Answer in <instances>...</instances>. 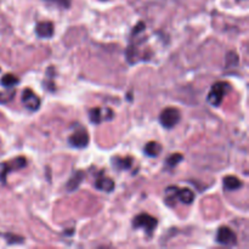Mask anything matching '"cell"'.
<instances>
[{
    "label": "cell",
    "mask_w": 249,
    "mask_h": 249,
    "mask_svg": "<svg viewBox=\"0 0 249 249\" xmlns=\"http://www.w3.org/2000/svg\"><path fill=\"white\" fill-rule=\"evenodd\" d=\"M242 186V181H241L238 178L232 177V175L226 177L225 179H224V189H225L226 191H235V190L241 189Z\"/></svg>",
    "instance_id": "4fadbf2b"
},
{
    "label": "cell",
    "mask_w": 249,
    "mask_h": 249,
    "mask_svg": "<svg viewBox=\"0 0 249 249\" xmlns=\"http://www.w3.org/2000/svg\"><path fill=\"white\" fill-rule=\"evenodd\" d=\"M113 117V111L111 108H108V107H104V108L95 107V108H91L89 111V119L94 124H100L102 122L112 121Z\"/></svg>",
    "instance_id": "5b68a950"
},
{
    "label": "cell",
    "mask_w": 249,
    "mask_h": 249,
    "mask_svg": "<svg viewBox=\"0 0 249 249\" xmlns=\"http://www.w3.org/2000/svg\"><path fill=\"white\" fill-rule=\"evenodd\" d=\"M178 191H179V189L175 186H170L165 190V203L168 206L174 207L177 201H179L178 199Z\"/></svg>",
    "instance_id": "2e32d148"
},
{
    "label": "cell",
    "mask_w": 249,
    "mask_h": 249,
    "mask_svg": "<svg viewBox=\"0 0 249 249\" xmlns=\"http://www.w3.org/2000/svg\"><path fill=\"white\" fill-rule=\"evenodd\" d=\"M84 180V173L82 170H77V172L73 173V175L71 177V179L68 180L67 185H66V189L68 192H73L79 187V185L82 184V181Z\"/></svg>",
    "instance_id": "8fae6325"
},
{
    "label": "cell",
    "mask_w": 249,
    "mask_h": 249,
    "mask_svg": "<svg viewBox=\"0 0 249 249\" xmlns=\"http://www.w3.org/2000/svg\"><path fill=\"white\" fill-rule=\"evenodd\" d=\"M181 114H180L179 109L175 107H168V108L163 109L162 113L160 116V123L165 129H172L177 125L180 122Z\"/></svg>",
    "instance_id": "3957f363"
},
{
    "label": "cell",
    "mask_w": 249,
    "mask_h": 249,
    "mask_svg": "<svg viewBox=\"0 0 249 249\" xmlns=\"http://www.w3.org/2000/svg\"><path fill=\"white\" fill-rule=\"evenodd\" d=\"M0 83H1L2 87H5V88H11V87H15V85L18 84L19 79L16 77V75L11 74V73H7V74H5L4 77L1 78V80H0Z\"/></svg>",
    "instance_id": "e0dca14e"
},
{
    "label": "cell",
    "mask_w": 249,
    "mask_h": 249,
    "mask_svg": "<svg viewBox=\"0 0 249 249\" xmlns=\"http://www.w3.org/2000/svg\"><path fill=\"white\" fill-rule=\"evenodd\" d=\"M5 240L7 241V243H10V245H16V243H23V237H21V236H17V235H14V233H5L4 235Z\"/></svg>",
    "instance_id": "44dd1931"
},
{
    "label": "cell",
    "mask_w": 249,
    "mask_h": 249,
    "mask_svg": "<svg viewBox=\"0 0 249 249\" xmlns=\"http://www.w3.org/2000/svg\"><path fill=\"white\" fill-rule=\"evenodd\" d=\"M126 60H128L129 63H131V65L139 60V51L134 44H131L128 48V50H126Z\"/></svg>",
    "instance_id": "ac0fdd59"
},
{
    "label": "cell",
    "mask_w": 249,
    "mask_h": 249,
    "mask_svg": "<svg viewBox=\"0 0 249 249\" xmlns=\"http://www.w3.org/2000/svg\"><path fill=\"white\" fill-rule=\"evenodd\" d=\"M178 199L184 204H191L195 201V194L190 189H182L178 191Z\"/></svg>",
    "instance_id": "5bb4252c"
},
{
    "label": "cell",
    "mask_w": 249,
    "mask_h": 249,
    "mask_svg": "<svg viewBox=\"0 0 249 249\" xmlns=\"http://www.w3.org/2000/svg\"><path fill=\"white\" fill-rule=\"evenodd\" d=\"M182 160H184V156L180 155V153H174V155L169 156V157L167 158V164L173 168L175 167V165L179 164Z\"/></svg>",
    "instance_id": "ffe728a7"
},
{
    "label": "cell",
    "mask_w": 249,
    "mask_h": 249,
    "mask_svg": "<svg viewBox=\"0 0 249 249\" xmlns=\"http://www.w3.org/2000/svg\"><path fill=\"white\" fill-rule=\"evenodd\" d=\"M27 165V160L24 157H17L15 160H10V162H5L0 164V181L2 184L6 182L7 174L14 170H19Z\"/></svg>",
    "instance_id": "277c9868"
},
{
    "label": "cell",
    "mask_w": 249,
    "mask_h": 249,
    "mask_svg": "<svg viewBox=\"0 0 249 249\" xmlns=\"http://www.w3.org/2000/svg\"><path fill=\"white\" fill-rule=\"evenodd\" d=\"M143 29H145V24H143L142 22H140V23H138V26H136L135 29H134V31H133V34H136V33H138V32L143 31Z\"/></svg>",
    "instance_id": "cb8c5ba5"
},
{
    "label": "cell",
    "mask_w": 249,
    "mask_h": 249,
    "mask_svg": "<svg viewBox=\"0 0 249 249\" xmlns=\"http://www.w3.org/2000/svg\"><path fill=\"white\" fill-rule=\"evenodd\" d=\"M238 63V56L235 53H229L226 55V66H236Z\"/></svg>",
    "instance_id": "7402d4cb"
},
{
    "label": "cell",
    "mask_w": 249,
    "mask_h": 249,
    "mask_svg": "<svg viewBox=\"0 0 249 249\" xmlns=\"http://www.w3.org/2000/svg\"><path fill=\"white\" fill-rule=\"evenodd\" d=\"M231 87L229 83L226 82H218L212 87L211 91H209L208 97H207V101L209 105L214 107H218L223 104L224 97L226 96L229 91H230Z\"/></svg>",
    "instance_id": "6da1fadb"
},
{
    "label": "cell",
    "mask_w": 249,
    "mask_h": 249,
    "mask_svg": "<svg viewBox=\"0 0 249 249\" xmlns=\"http://www.w3.org/2000/svg\"><path fill=\"white\" fill-rule=\"evenodd\" d=\"M22 102H23L24 107L32 112L38 111L40 107V99L38 95L34 94L31 89H24L23 94H22Z\"/></svg>",
    "instance_id": "ba28073f"
},
{
    "label": "cell",
    "mask_w": 249,
    "mask_h": 249,
    "mask_svg": "<svg viewBox=\"0 0 249 249\" xmlns=\"http://www.w3.org/2000/svg\"><path fill=\"white\" fill-rule=\"evenodd\" d=\"M95 187L100 191H105V192H112L114 189V181L109 178L105 177L104 174H100V177L97 178L96 181H95Z\"/></svg>",
    "instance_id": "30bf717a"
},
{
    "label": "cell",
    "mask_w": 249,
    "mask_h": 249,
    "mask_svg": "<svg viewBox=\"0 0 249 249\" xmlns=\"http://www.w3.org/2000/svg\"><path fill=\"white\" fill-rule=\"evenodd\" d=\"M16 95V90H6V91L0 92V105H6L14 100Z\"/></svg>",
    "instance_id": "d6986e66"
},
{
    "label": "cell",
    "mask_w": 249,
    "mask_h": 249,
    "mask_svg": "<svg viewBox=\"0 0 249 249\" xmlns=\"http://www.w3.org/2000/svg\"><path fill=\"white\" fill-rule=\"evenodd\" d=\"M133 164V160L130 157H113L112 158V167L117 170H126Z\"/></svg>",
    "instance_id": "7c38bea8"
},
{
    "label": "cell",
    "mask_w": 249,
    "mask_h": 249,
    "mask_svg": "<svg viewBox=\"0 0 249 249\" xmlns=\"http://www.w3.org/2000/svg\"><path fill=\"white\" fill-rule=\"evenodd\" d=\"M216 242L223 246H235L237 243V236L231 229L221 226L216 232Z\"/></svg>",
    "instance_id": "52a82bcc"
},
{
    "label": "cell",
    "mask_w": 249,
    "mask_h": 249,
    "mask_svg": "<svg viewBox=\"0 0 249 249\" xmlns=\"http://www.w3.org/2000/svg\"><path fill=\"white\" fill-rule=\"evenodd\" d=\"M68 142L72 147L75 148H84L89 143V134L84 128H79L75 130L68 139Z\"/></svg>",
    "instance_id": "8992f818"
},
{
    "label": "cell",
    "mask_w": 249,
    "mask_h": 249,
    "mask_svg": "<svg viewBox=\"0 0 249 249\" xmlns=\"http://www.w3.org/2000/svg\"><path fill=\"white\" fill-rule=\"evenodd\" d=\"M36 33L39 38H51L53 34V24L50 21L39 22L36 27Z\"/></svg>",
    "instance_id": "9c48e42d"
},
{
    "label": "cell",
    "mask_w": 249,
    "mask_h": 249,
    "mask_svg": "<svg viewBox=\"0 0 249 249\" xmlns=\"http://www.w3.org/2000/svg\"><path fill=\"white\" fill-rule=\"evenodd\" d=\"M46 1L53 2L60 7H63V9H68L71 6V0H46Z\"/></svg>",
    "instance_id": "603a6c76"
},
{
    "label": "cell",
    "mask_w": 249,
    "mask_h": 249,
    "mask_svg": "<svg viewBox=\"0 0 249 249\" xmlns=\"http://www.w3.org/2000/svg\"><path fill=\"white\" fill-rule=\"evenodd\" d=\"M133 225L135 229H138V228L143 229V230L146 231V233H147V236H152L153 231H155L156 228H157L158 221H157V219L153 218V216H151V215H148V214L141 213L134 218Z\"/></svg>",
    "instance_id": "7a4b0ae2"
},
{
    "label": "cell",
    "mask_w": 249,
    "mask_h": 249,
    "mask_svg": "<svg viewBox=\"0 0 249 249\" xmlns=\"http://www.w3.org/2000/svg\"><path fill=\"white\" fill-rule=\"evenodd\" d=\"M162 152V146L156 141H150L145 146V155L148 157H157Z\"/></svg>",
    "instance_id": "9a60e30c"
},
{
    "label": "cell",
    "mask_w": 249,
    "mask_h": 249,
    "mask_svg": "<svg viewBox=\"0 0 249 249\" xmlns=\"http://www.w3.org/2000/svg\"><path fill=\"white\" fill-rule=\"evenodd\" d=\"M238 1H240V0H238Z\"/></svg>",
    "instance_id": "d4e9b609"
}]
</instances>
